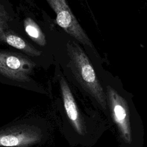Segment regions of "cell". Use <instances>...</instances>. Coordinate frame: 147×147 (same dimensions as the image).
<instances>
[{
    "label": "cell",
    "mask_w": 147,
    "mask_h": 147,
    "mask_svg": "<svg viewBox=\"0 0 147 147\" xmlns=\"http://www.w3.org/2000/svg\"><path fill=\"white\" fill-rule=\"evenodd\" d=\"M69 57L68 67L82 87L94 97L103 109H106V98L89 58L78 43L69 40L66 44Z\"/></svg>",
    "instance_id": "obj_1"
},
{
    "label": "cell",
    "mask_w": 147,
    "mask_h": 147,
    "mask_svg": "<svg viewBox=\"0 0 147 147\" xmlns=\"http://www.w3.org/2000/svg\"><path fill=\"white\" fill-rule=\"evenodd\" d=\"M56 14V21L67 33L81 44L94 48L93 43L72 13L65 0H46Z\"/></svg>",
    "instance_id": "obj_2"
},
{
    "label": "cell",
    "mask_w": 147,
    "mask_h": 147,
    "mask_svg": "<svg viewBox=\"0 0 147 147\" xmlns=\"http://www.w3.org/2000/svg\"><path fill=\"white\" fill-rule=\"evenodd\" d=\"M34 63L26 56L16 52H0V74L10 79L21 82L30 81Z\"/></svg>",
    "instance_id": "obj_3"
},
{
    "label": "cell",
    "mask_w": 147,
    "mask_h": 147,
    "mask_svg": "<svg viewBox=\"0 0 147 147\" xmlns=\"http://www.w3.org/2000/svg\"><path fill=\"white\" fill-rule=\"evenodd\" d=\"M107 96L112 117L123 139L130 143L131 141L129 113L126 100L115 89L107 87Z\"/></svg>",
    "instance_id": "obj_4"
},
{
    "label": "cell",
    "mask_w": 147,
    "mask_h": 147,
    "mask_svg": "<svg viewBox=\"0 0 147 147\" xmlns=\"http://www.w3.org/2000/svg\"><path fill=\"white\" fill-rule=\"evenodd\" d=\"M41 134L36 128L17 126L1 132L0 145L5 147H24L38 142Z\"/></svg>",
    "instance_id": "obj_5"
},
{
    "label": "cell",
    "mask_w": 147,
    "mask_h": 147,
    "mask_svg": "<svg viewBox=\"0 0 147 147\" xmlns=\"http://www.w3.org/2000/svg\"><path fill=\"white\" fill-rule=\"evenodd\" d=\"M60 85L64 106L67 117L76 131L80 134H83V129L76 104L68 83L65 78L62 76L60 79Z\"/></svg>",
    "instance_id": "obj_6"
},
{
    "label": "cell",
    "mask_w": 147,
    "mask_h": 147,
    "mask_svg": "<svg viewBox=\"0 0 147 147\" xmlns=\"http://www.w3.org/2000/svg\"><path fill=\"white\" fill-rule=\"evenodd\" d=\"M0 41L1 42L6 43L32 56H38L42 53L25 40L9 29L0 32Z\"/></svg>",
    "instance_id": "obj_7"
},
{
    "label": "cell",
    "mask_w": 147,
    "mask_h": 147,
    "mask_svg": "<svg viewBox=\"0 0 147 147\" xmlns=\"http://www.w3.org/2000/svg\"><path fill=\"white\" fill-rule=\"evenodd\" d=\"M24 26L27 34L35 42L40 46H45L47 41L45 37L38 25L30 18L26 17L24 20Z\"/></svg>",
    "instance_id": "obj_8"
},
{
    "label": "cell",
    "mask_w": 147,
    "mask_h": 147,
    "mask_svg": "<svg viewBox=\"0 0 147 147\" xmlns=\"http://www.w3.org/2000/svg\"><path fill=\"white\" fill-rule=\"evenodd\" d=\"M146 6H147V0H146Z\"/></svg>",
    "instance_id": "obj_9"
}]
</instances>
